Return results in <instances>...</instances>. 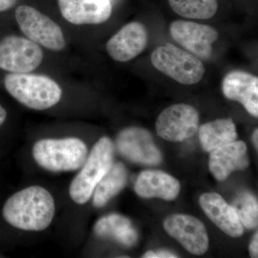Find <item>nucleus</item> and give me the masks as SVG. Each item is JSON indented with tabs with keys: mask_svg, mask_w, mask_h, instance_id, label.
Returning a JSON list of instances; mask_svg holds the SVG:
<instances>
[{
	"mask_svg": "<svg viewBox=\"0 0 258 258\" xmlns=\"http://www.w3.org/2000/svg\"><path fill=\"white\" fill-rule=\"evenodd\" d=\"M55 212V200L45 188L31 186L10 197L3 214L5 221L22 230L39 232L52 223Z\"/></svg>",
	"mask_w": 258,
	"mask_h": 258,
	"instance_id": "nucleus-1",
	"label": "nucleus"
},
{
	"mask_svg": "<svg viewBox=\"0 0 258 258\" xmlns=\"http://www.w3.org/2000/svg\"><path fill=\"white\" fill-rule=\"evenodd\" d=\"M4 85L7 91L19 103L36 111L55 106L62 96L60 85L43 75L8 74L5 76Z\"/></svg>",
	"mask_w": 258,
	"mask_h": 258,
	"instance_id": "nucleus-2",
	"label": "nucleus"
},
{
	"mask_svg": "<svg viewBox=\"0 0 258 258\" xmlns=\"http://www.w3.org/2000/svg\"><path fill=\"white\" fill-rule=\"evenodd\" d=\"M32 156L39 166L52 172L76 171L88 157L86 144L76 137L44 139L32 148Z\"/></svg>",
	"mask_w": 258,
	"mask_h": 258,
	"instance_id": "nucleus-3",
	"label": "nucleus"
},
{
	"mask_svg": "<svg viewBox=\"0 0 258 258\" xmlns=\"http://www.w3.org/2000/svg\"><path fill=\"white\" fill-rule=\"evenodd\" d=\"M114 148L107 137L100 139L70 185L69 194L73 201L84 205L93 196V191L113 164Z\"/></svg>",
	"mask_w": 258,
	"mask_h": 258,
	"instance_id": "nucleus-4",
	"label": "nucleus"
},
{
	"mask_svg": "<svg viewBox=\"0 0 258 258\" xmlns=\"http://www.w3.org/2000/svg\"><path fill=\"white\" fill-rule=\"evenodd\" d=\"M151 61L156 69L181 84H197L205 76V66L199 57L172 44L156 48Z\"/></svg>",
	"mask_w": 258,
	"mask_h": 258,
	"instance_id": "nucleus-5",
	"label": "nucleus"
},
{
	"mask_svg": "<svg viewBox=\"0 0 258 258\" xmlns=\"http://www.w3.org/2000/svg\"><path fill=\"white\" fill-rule=\"evenodd\" d=\"M15 15L19 28L27 38L50 50H63L66 47L63 32L52 19L25 5L19 6Z\"/></svg>",
	"mask_w": 258,
	"mask_h": 258,
	"instance_id": "nucleus-6",
	"label": "nucleus"
},
{
	"mask_svg": "<svg viewBox=\"0 0 258 258\" xmlns=\"http://www.w3.org/2000/svg\"><path fill=\"white\" fill-rule=\"evenodd\" d=\"M43 57L40 45L27 37L9 35L0 40V69L9 74L31 73Z\"/></svg>",
	"mask_w": 258,
	"mask_h": 258,
	"instance_id": "nucleus-7",
	"label": "nucleus"
},
{
	"mask_svg": "<svg viewBox=\"0 0 258 258\" xmlns=\"http://www.w3.org/2000/svg\"><path fill=\"white\" fill-rule=\"evenodd\" d=\"M200 123L198 111L190 105L178 103L161 112L156 123L161 138L180 142L191 138L198 132Z\"/></svg>",
	"mask_w": 258,
	"mask_h": 258,
	"instance_id": "nucleus-8",
	"label": "nucleus"
},
{
	"mask_svg": "<svg viewBox=\"0 0 258 258\" xmlns=\"http://www.w3.org/2000/svg\"><path fill=\"white\" fill-rule=\"evenodd\" d=\"M169 30L177 43L203 60H208L211 57L212 45L219 37L218 32L213 27L187 20L173 22Z\"/></svg>",
	"mask_w": 258,
	"mask_h": 258,
	"instance_id": "nucleus-9",
	"label": "nucleus"
},
{
	"mask_svg": "<svg viewBox=\"0 0 258 258\" xmlns=\"http://www.w3.org/2000/svg\"><path fill=\"white\" fill-rule=\"evenodd\" d=\"M117 149L128 160L146 165H156L161 161V154L150 133L139 127L120 131L116 138Z\"/></svg>",
	"mask_w": 258,
	"mask_h": 258,
	"instance_id": "nucleus-10",
	"label": "nucleus"
},
{
	"mask_svg": "<svg viewBox=\"0 0 258 258\" xmlns=\"http://www.w3.org/2000/svg\"><path fill=\"white\" fill-rule=\"evenodd\" d=\"M164 230L190 253L201 255L209 247L208 232L203 222L187 215H173L164 222Z\"/></svg>",
	"mask_w": 258,
	"mask_h": 258,
	"instance_id": "nucleus-11",
	"label": "nucleus"
},
{
	"mask_svg": "<svg viewBox=\"0 0 258 258\" xmlns=\"http://www.w3.org/2000/svg\"><path fill=\"white\" fill-rule=\"evenodd\" d=\"M147 42L148 32L144 25L139 22H132L108 40L106 50L113 60L128 62L145 50Z\"/></svg>",
	"mask_w": 258,
	"mask_h": 258,
	"instance_id": "nucleus-12",
	"label": "nucleus"
},
{
	"mask_svg": "<svg viewBox=\"0 0 258 258\" xmlns=\"http://www.w3.org/2000/svg\"><path fill=\"white\" fill-rule=\"evenodd\" d=\"M64 20L74 25H98L112 14L110 0H57Z\"/></svg>",
	"mask_w": 258,
	"mask_h": 258,
	"instance_id": "nucleus-13",
	"label": "nucleus"
},
{
	"mask_svg": "<svg viewBox=\"0 0 258 258\" xmlns=\"http://www.w3.org/2000/svg\"><path fill=\"white\" fill-rule=\"evenodd\" d=\"M222 90L229 100L240 102L249 114L258 115V78L242 71H232L223 79Z\"/></svg>",
	"mask_w": 258,
	"mask_h": 258,
	"instance_id": "nucleus-14",
	"label": "nucleus"
},
{
	"mask_svg": "<svg viewBox=\"0 0 258 258\" xmlns=\"http://www.w3.org/2000/svg\"><path fill=\"white\" fill-rule=\"evenodd\" d=\"M248 165L247 145L242 141H235L210 152L209 168L218 181H224L231 173L243 170Z\"/></svg>",
	"mask_w": 258,
	"mask_h": 258,
	"instance_id": "nucleus-15",
	"label": "nucleus"
},
{
	"mask_svg": "<svg viewBox=\"0 0 258 258\" xmlns=\"http://www.w3.org/2000/svg\"><path fill=\"white\" fill-rule=\"evenodd\" d=\"M200 204L209 218L227 235L239 237L243 235V226L231 205L217 193L202 195Z\"/></svg>",
	"mask_w": 258,
	"mask_h": 258,
	"instance_id": "nucleus-16",
	"label": "nucleus"
},
{
	"mask_svg": "<svg viewBox=\"0 0 258 258\" xmlns=\"http://www.w3.org/2000/svg\"><path fill=\"white\" fill-rule=\"evenodd\" d=\"M134 189L142 198H158L171 201L179 195L180 183L163 171H144L139 174Z\"/></svg>",
	"mask_w": 258,
	"mask_h": 258,
	"instance_id": "nucleus-17",
	"label": "nucleus"
},
{
	"mask_svg": "<svg viewBox=\"0 0 258 258\" xmlns=\"http://www.w3.org/2000/svg\"><path fill=\"white\" fill-rule=\"evenodd\" d=\"M199 137L204 150L211 152L237 140V128L231 118L217 119L202 125Z\"/></svg>",
	"mask_w": 258,
	"mask_h": 258,
	"instance_id": "nucleus-18",
	"label": "nucleus"
},
{
	"mask_svg": "<svg viewBox=\"0 0 258 258\" xmlns=\"http://www.w3.org/2000/svg\"><path fill=\"white\" fill-rule=\"evenodd\" d=\"M94 232L99 237H111L127 247L133 246L138 240L130 220L118 214L101 217L94 226Z\"/></svg>",
	"mask_w": 258,
	"mask_h": 258,
	"instance_id": "nucleus-19",
	"label": "nucleus"
},
{
	"mask_svg": "<svg viewBox=\"0 0 258 258\" xmlns=\"http://www.w3.org/2000/svg\"><path fill=\"white\" fill-rule=\"evenodd\" d=\"M126 168L122 163H113L111 169L102 178L93 191V203L96 208H102L118 195L127 182Z\"/></svg>",
	"mask_w": 258,
	"mask_h": 258,
	"instance_id": "nucleus-20",
	"label": "nucleus"
},
{
	"mask_svg": "<svg viewBox=\"0 0 258 258\" xmlns=\"http://www.w3.org/2000/svg\"><path fill=\"white\" fill-rule=\"evenodd\" d=\"M171 9L182 18L208 20L218 10L217 0H168Z\"/></svg>",
	"mask_w": 258,
	"mask_h": 258,
	"instance_id": "nucleus-21",
	"label": "nucleus"
},
{
	"mask_svg": "<svg viewBox=\"0 0 258 258\" xmlns=\"http://www.w3.org/2000/svg\"><path fill=\"white\" fill-rule=\"evenodd\" d=\"M231 206L235 210L242 226L247 229L257 227L258 204L253 195L247 191L241 192L236 197Z\"/></svg>",
	"mask_w": 258,
	"mask_h": 258,
	"instance_id": "nucleus-22",
	"label": "nucleus"
},
{
	"mask_svg": "<svg viewBox=\"0 0 258 258\" xmlns=\"http://www.w3.org/2000/svg\"><path fill=\"white\" fill-rule=\"evenodd\" d=\"M249 253L252 257H258V234L255 233L249 245Z\"/></svg>",
	"mask_w": 258,
	"mask_h": 258,
	"instance_id": "nucleus-23",
	"label": "nucleus"
},
{
	"mask_svg": "<svg viewBox=\"0 0 258 258\" xmlns=\"http://www.w3.org/2000/svg\"><path fill=\"white\" fill-rule=\"evenodd\" d=\"M18 0H0V12H5L15 6Z\"/></svg>",
	"mask_w": 258,
	"mask_h": 258,
	"instance_id": "nucleus-24",
	"label": "nucleus"
},
{
	"mask_svg": "<svg viewBox=\"0 0 258 258\" xmlns=\"http://www.w3.org/2000/svg\"><path fill=\"white\" fill-rule=\"evenodd\" d=\"M174 258L177 257L176 254L171 253L170 252L168 251H160V252H157V258Z\"/></svg>",
	"mask_w": 258,
	"mask_h": 258,
	"instance_id": "nucleus-25",
	"label": "nucleus"
},
{
	"mask_svg": "<svg viewBox=\"0 0 258 258\" xmlns=\"http://www.w3.org/2000/svg\"><path fill=\"white\" fill-rule=\"evenodd\" d=\"M7 115H8V113H7L6 110L0 104V126L4 123L7 118Z\"/></svg>",
	"mask_w": 258,
	"mask_h": 258,
	"instance_id": "nucleus-26",
	"label": "nucleus"
},
{
	"mask_svg": "<svg viewBox=\"0 0 258 258\" xmlns=\"http://www.w3.org/2000/svg\"><path fill=\"white\" fill-rule=\"evenodd\" d=\"M252 142H253V144L254 145V147L257 149L258 147V130L257 128H256L255 130L254 131L253 134H252Z\"/></svg>",
	"mask_w": 258,
	"mask_h": 258,
	"instance_id": "nucleus-27",
	"label": "nucleus"
},
{
	"mask_svg": "<svg viewBox=\"0 0 258 258\" xmlns=\"http://www.w3.org/2000/svg\"><path fill=\"white\" fill-rule=\"evenodd\" d=\"M143 257L157 258V253L153 251H148L147 253L144 254Z\"/></svg>",
	"mask_w": 258,
	"mask_h": 258,
	"instance_id": "nucleus-28",
	"label": "nucleus"
}]
</instances>
